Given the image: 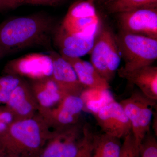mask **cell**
<instances>
[{
    "label": "cell",
    "instance_id": "obj_26",
    "mask_svg": "<svg viewBox=\"0 0 157 157\" xmlns=\"http://www.w3.org/2000/svg\"><path fill=\"white\" fill-rule=\"evenodd\" d=\"M0 157H19L11 153L4 148L0 144Z\"/></svg>",
    "mask_w": 157,
    "mask_h": 157
},
{
    "label": "cell",
    "instance_id": "obj_6",
    "mask_svg": "<svg viewBox=\"0 0 157 157\" xmlns=\"http://www.w3.org/2000/svg\"><path fill=\"white\" fill-rule=\"evenodd\" d=\"M157 101L147 98L140 91L133 93L119 102L132 126V133L137 147L150 131L153 108Z\"/></svg>",
    "mask_w": 157,
    "mask_h": 157
},
{
    "label": "cell",
    "instance_id": "obj_15",
    "mask_svg": "<svg viewBox=\"0 0 157 157\" xmlns=\"http://www.w3.org/2000/svg\"><path fill=\"white\" fill-rule=\"evenodd\" d=\"M120 77L135 85L147 98L157 101V67L153 65L127 72L117 70Z\"/></svg>",
    "mask_w": 157,
    "mask_h": 157
},
{
    "label": "cell",
    "instance_id": "obj_14",
    "mask_svg": "<svg viewBox=\"0 0 157 157\" xmlns=\"http://www.w3.org/2000/svg\"><path fill=\"white\" fill-rule=\"evenodd\" d=\"M5 105L13 113L16 121L30 118L39 112V106L30 85L24 78L13 90Z\"/></svg>",
    "mask_w": 157,
    "mask_h": 157
},
{
    "label": "cell",
    "instance_id": "obj_13",
    "mask_svg": "<svg viewBox=\"0 0 157 157\" xmlns=\"http://www.w3.org/2000/svg\"><path fill=\"white\" fill-rule=\"evenodd\" d=\"M49 55L53 63L51 77L56 83L63 97L81 96L86 89L80 83L71 65L59 53L52 51Z\"/></svg>",
    "mask_w": 157,
    "mask_h": 157
},
{
    "label": "cell",
    "instance_id": "obj_4",
    "mask_svg": "<svg viewBox=\"0 0 157 157\" xmlns=\"http://www.w3.org/2000/svg\"><path fill=\"white\" fill-rule=\"evenodd\" d=\"M90 54L91 63L109 83L118 70L121 58L115 35L109 28L101 26Z\"/></svg>",
    "mask_w": 157,
    "mask_h": 157
},
{
    "label": "cell",
    "instance_id": "obj_17",
    "mask_svg": "<svg viewBox=\"0 0 157 157\" xmlns=\"http://www.w3.org/2000/svg\"><path fill=\"white\" fill-rule=\"evenodd\" d=\"M28 82L39 106V113L55 107L63 97L51 77Z\"/></svg>",
    "mask_w": 157,
    "mask_h": 157
},
{
    "label": "cell",
    "instance_id": "obj_1",
    "mask_svg": "<svg viewBox=\"0 0 157 157\" xmlns=\"http://www.w3.org/2000/svg\"><path fill=\"white\" fill-rule=\"evenodd\" d=\"M56 28L53 20L43 14L11 18L0 24V47L8 54L45 45Z\"/></svg>",
    "mask_w": 157,
    "mask_h": 157
},
{
    "label": "cell",
    "instance_id": "obj_12",
    "mask_svg": "<svg viewBox=\"0 0 157 157\" xmlns=\"http://www.w3.org/2000/svg\"><path fill=\"white\" fill-rule=\"evenodd\" d=\"M54 42L62 56L80 58L90 53L97 36L87 33H70L61 26L53 33Z\"/></svg>",
    "mask_w": 157,
    "mask_h": 157
},
{
    "label": "cell",
    "instance_id": "obj_22",
    "mask_svg": "<svg viewBox=\"0 0 157 157\" xmlns=\"http://www.w3.org/2000/svg\"><path fill=\"white\" fill-rule=\"evenodd\" d=\"M140 157H157V140L155 135L149 132L139 146Z\"/></svg>",
    "mask_w": 157,
    "mask_h": 157
},
{
    "label": "cell",
    "instance_id": "obj_28",
    "mask_svg": "<svg viewBox=\"0 0 157 157\" xmlns=\"http://www.w3.org/2000/svg\"><path fill=\"white\" fill-rule=\"evenodd\" d=\"M94 2H103L104 3H107V2L109 1V0H94Z\"/></svg>",
    "mask_w": 157,
    "mask_h": 157
},
{
    "label": "cell",
    "instance_id": "obj_8",
    "mask_svg": "<svg viewBox=\"0 0 157 157\" xmlns=\"http://www.w3.org/2000/svg\"><path fill=\"white\" fill-rule=\"evenodd\" d=\"M53 63L49 55L33 53L9 61L3 70L4 75H11L29 80L51 77Z\"/></svg>",
    "mask_w": 157,
    "mask_h": 157
},
{
    "label": "cell",
    "instance_id": "obj_24",
    "mask_svg": "<svg viewBox=\"0 0 157 157\" xmlns=\"http://www.w3.org/2000/svg\"><path fill=\"white\" fill-rule=\"evenodd\" d=\"M94 133L89 124H85V137L84 143L74 157H90L92 143Z\"/></svg>",
    "mask_w": 157,
    "mask_h": 157
},
{
    "label": "cell",
    "instance_id": "obj_11",
    "mask_svg": "<svg viewBox=\"0 0 157 157\" xmlns=\"http://www.w3.org/2000/svg\"><path fill=\"white\" fill-rule=\"evenodd\" d=\"M85 102L80 96L68 95L62 98L55 107L42 113L52 130L71 125L81 121Z\"/></svg>",
    "mask_w": 157,
    "mask_h": 157
},
{
    "label": "cell",
    "instance_id": "obj_20",
    "mask_svg": "<svg viewBox=\"0 0 157 157\" xmlns=\"http://www.w3.org/2000/svg\"><path fill=\"white\" fill-rule=\"evenodd\" d=\"M64 0H0V11L14 10L25 5L56 6Z\"/></svg>",
    "mask_w": 157,
    "mask_h": 157
},
{
    "label": "cell",
    "instance_id": "obj_5",
    "mask_svg": "<svg viewBox=\"0 0 157 157\" xmlns=\"http://www.w3.org/2000/svg\"><path fill=\"white\" fill-rule=\"evenodd\" d=\"M85 124L54 129L38 157H74L84 143Z\"/></svg>",
    "mask_w": 157,
    "mask_h": 157
},
{
    "label": "cell",
    "instance_id": "obj_27",
    "mask_svg": "<svg viewBox=\"0 0 157 157\" xmlns=\"http://www.w3.org/2000/svg\"><path fill=\"white\" fill-rule=\"evenodd\" d=\"M6 52L2 48L0 47V60L3 57L6 56Z\"/></svg>",
    "mask_w": 157,
    "mask_h": 157
},
{
    "label": "cell",
    "instance_id": "obj_7",
    "mask_svg": "<svg viewBox=\"0 0 157 157\" xmlns=\"http://www.w3.org/2000/svg\"><path fill=\"white\" fill-rule=\"evenodd\" d=\"M60 25L70 33H87L97 36L102 26L94 0H80L73 3Z\"/></svg>",
    "mask_w": 157,
    "mask_h": 157
},
{
    "label": "cell",
    "instance_id": "obj_21",
    "mask_svg": "<svg viewBox=\"0 0 157 157\" xmlns=\"http://www.w3.org/2000/svg\"><path fill=\"white\" fill-rule=\"evenodd\" d=\"M22 79L11 75H4L0 77V105L7 103L11 93Z\"/></svg>",
    "mask_w": 157,
    "mask_h": 157
},
{
    "label": "cell",
    "instance_id": "obj_29",
    "mask_svg": "<svg viewBox=\"0 0 157 157\" xmlns=\"http://www.w3.org/2000/svg\"></svg>",
    "mask_w": 157,
    "mask_h": 157
},
{
    "label": "cell",
    "instance_id": "obj_3",
    "mask_svg": "<svg viewBox=\"0 0 157 157\" xmlns=\"http://www.w3.org/2000/svg\"><path fill=\"white\" fill-rule=\"evenodd\" d=\"M116 36L121 57V69L130 72L152 65L157 59V39L120 31Z\"/></svg>",
    "mask_w": 157,
    "mask_h": 157
},
{
    "label": "cell",
    "instance_id": "obj_18",
    "mask_svg": "<svg viewBox=\"0 0 157 157\" xmlns=\"http://www.w3.org/2000/svg\"><path fill=\"white\" fill-rule=\"evenodd\" d=\"M120 140L104 133L94 134L90 157H119L122 144Z\"/></svg>",
    "mask_w": 157,
    "mask_h": 157
},
{
    "label": "cell",
    "instance_id": "obj_25",
    "mask_svg": "<svg viewBox=\"0 0 157 157\" xmlns=\"http://www.w3.org/2000/svg\"><path fill=\"white\" fill-rule=\"evenodd\" d=\"M0 120L9 125L16 121L14 114L6 105L0 106Z\"/></svg>",
    "mask_w": 157,
    "mask_h": 157
},
{
    "label": "cell",
    "instance_id": "obj_9",
    "mask_svg": "<svg viewBox=\"0 0 157 157\" xmlns=\"http://www.w3.org/2000/svg\"><path fill=\"white\" fill-rule=\"evenodd\" d=\"M94 116L104 134L121 139L132 133L131 124L119 102H108Z\"/></svg>",
    "mask_w": 157,
    "mask_h": 157
},
{
    "label": "cell",
    "instance_id": "obj_19",
    "mask_svg": "<svg viewBox=\"0 0 157 157\" xmlns=\"http://www.w3.org/2000/svg\"><path fill=\"white\" fill-rule=\"evenodd\" d=\"M105 4L107 11L111 14L137 9L157 8V0H109Z\"/></svg>",
    "mask_w": 157,
    "mask_h": 157
},
{
    "label": "cell",
    "instance_id": "obj_16",
    "mask_svg": "<svg viewBox=\"0 0 157 157\" xmlns=\"http://www.w3.org/2000/svg\"><path fill=\"white\" fill-rule=\"evenodd\" d=\"M62 56L72 66L86 90L101 92L109 90V82L99 74L90 62L83 60L80 58Z\"/></svg>",
    "mask_w": 157,
    "mask_h": 157
},
{
    "label": "cell",
    "instance_id": "obj_23",
    "mask_svg": "<svg viewBox=\"0 0 157 157\" xmlns=\"http://www.w3.org/2000/svg\"><path fill=\"white\" fill-rule=\"evenodd\" d=\"M124 139L119 157H140L139 148L136 145L132 133Z\"/></svg>",
    "mask_w": 157,
    "mask_h": 157
},
{
    "label": "cell",
    "instance_id": "obj_2",
    "mask_svg": "<svg viewBox=\"0 0 157 157\" xmlns=\"http://www.w3.org/2000/svg\"><path fill=\"white\" fill-rule=\"evenodd\" d=\"M52 129L39 112L30 118L16 121L0 135V144L19 157H38Z\"/></svg>",
    "mask_w": 157,
    "mask_h": 157
},
{
    "label": "cell",
    "instance_id": "obj_10",
    "mask_svg": "<svg viewBox=\"0 0 157 157\" xmlns=\"http://www.w3.org/2000/svg\"><path fill=\"white\" fill-rule=\"evenodd\" d=\"M121 31L157 39V8L117 14Z\"/></svg>",
    "mask_w": 157,
    "mask_h": 157
}]
</instances>
